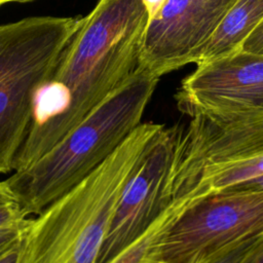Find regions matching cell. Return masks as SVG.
<instances>
[{"label": "cell", "mask_w": 263, "mask_h": 263, "mask_svg": "<svg viewBox=\"0 0 263 263\" xmlns=\"http://www.w3.org/2000/svg\"><path fill=\"white\" fill-rule=\"evenodd\" d=\"M148 22L141 0H99L38 88L12 172L50 150L132 75Z\"/></svg>", "instance_id": "obj_1"}, {"label": "cell", "mask_w": 263, "mask_h": 263, "mask_svg": "<svg viewBox=\"0 0 263 263\" xmlns=\"http://www.w3.org/2000/svg\"><path fill=\"white\" fill-rule=\"evenodd\" d=\"M162 126L142 122L82 182L30 218L16 263H97L120 194Z\"/></svg>", "instance_id": "obj_2"}, {"label": "cell", "mask_w": 263, "mask_h": 263, "mask_svg": "<svg viewBox=\"0 0 263 263\" xmlns=\"http://www.w3.org/2000/svg\"><path fill=\"white\" fill-rule=\"evenodd\" d=\"M158 80L138 66L50 150L4 179L30 217L77 186L127 139L142 123Z\"/></svg>", "instance_id": "obj_3"}, {"label": "cell", "mask_w": 263, "mask_h": 263, "mask_svg": "<svg viewBox=\"0 0 263 263\" xmlns=\"http://www.w3.org/2000/svg\"><path fill=\"white\" fill-rule=\"evenodd\" d=\"M177 127L173 203H189L263 176V111L199 113Z\"/></svg>", "instance_id": "obj_4"}, {"label": "cell", "mask_w": 263, "mask_h": 263, "mask_svg": "<svg viewBox=\"0 0 263 263\" xmlns=\"http://www.w3.org/2000/svg\"><path fill=\"white\" fill-rule=\"evenodd\" d=\"M83 17L33 16L0 25V176L27 136L35 96Z\"/></svg>", "instance_id": "obj_5"}, {"label": "cell", "mask_w": 263, "mask_h": 263, "mask_svg": "<svg viewBox=\"0 0 263 263\" xmlns=\"http://www.w3.org/2000/svg\"><path fill=\"white\" fill-rule=\"evenodd\" d=\"M263 233V190H226L178 204L153 240L147 262L205 263Z\"/></svg>", "instance_id": "obj_6"}, {"label": "cell", "mask_w": 263, "mask_h": 263, "mask_svg": "<svg viewBox=\"0 0 263 263\" xmlns=\"http://www.w3.org/2000/svg\"><path fill=\"white\" fill-rule=\"evenodd\" d=\"M176 142L177 127L163 125L150 143L120 194L97 263H110L173 205Z\"/></svg>", "instance_id": "obj_7"}, {"label": "cell", "mask_w": 263, "mask_h": 263, "mask_svg": "<svg viewBox=\"0 0 263 263\" xmlns=\"http://www.w3.org/2000/svg\"><path fill=\"white\" fill-rule=\"evenodd\" d=\"M236 0H167L147 27L138 66L161 77L196 62Z\"/></svg>", "instance_id": "obj_8"}, {"label": "cell", "mask_w": 263, "mask_h": 263, "mask_svg": "<svg viewBox=\"0 0 263 263\" xmlns=\"http://www.w3.org/2000/svg\"><path fill=\"white\" fill-rule=\"evenodd\" d=\"M175 99L190 117L263 111V54L239 49L198 64L182 80Z\"/></svg>", "instance_id": "obj_9"}, {"label": "cell", "mask_w": 263, "mask_h": 263, "mask_svg": "<svg viewBox=\"0 0 263 263\" xmlns=\"http://www.w3.org/2000/svg\"><path fill=\"white\" fill-rule=\"evenodd\" d=\"M263 20V0H236L218 30L201 49L195 64L232 53Z\"/></svg>", "instance_id": "obj_10"}, {"label": "cell", "mask_w": 263, "mask_h": 263, "mask_svg": "<svg viewBox=\"0 0 263 263\" xmlns=\"http://www.w3.org/2000/svg\"><path fill=\"white\" fill-rule=\"evenodd\" d=\"M176 209L177 205L173 203V205L156 221V223L145 234H143L139 239L128 246L110 263H146L149 250L153 240Z\"/></svg>", "instance_id": "obj_11"}, {"label": "cell", "mask_w": 263, "mask_h": 263, "mask_svg": "<svg viewBox=\"0 0 263 263\" xmlns=\"http://www.w3.org/2000/svg\"><path fill=\"white\" fill-rule=\"evenodd\" d=\"M29 218L5 181L0 180V229L23 224Z\"/></svg>", "instance_id": "obj_12"}, {"label": "cell", "mask_w": 263, "mask_h": 263, "mask_svg": "<svg viewBox=\"0 0 263 263\" xmlns=\"http://www.w3.org/2000/svg\"><path fill=\"white\" fill-rule=\"evenodd\" d=\"M262 243L263 233L245 239L236 246L221 252L205 263H248Z\"/></svg>", "instance_id": "obj_13"}, {"label": "cell", "mask_w": 263, "mask_h": 263, "mask_svg": "<svg viewBox=\"0 0 263 263\" xmlns=\"http://www.w3.org/2000/svg\"><path fill=\"white\" fill-rule=\"evenodd\" d=\"M29 219L23 224L0 229V255L21 239L23 232L29 222Z\"/></svg>", "instance_id": "obj_14"}, {"label": "cell", "mask_w": 263, "mask_h": 263, "mask_svg": "<svg viewBox=\"0 0 263 263\" xmlns=\"http://www.w3.org/2000/svg\"><path fill=\"white\" fill-rule=\"evenodd\" d=\"M240 49L263 54V20L245 40Z\"/></svg>", "instance_id": "obj_15"}, {"label": "cell", "mask_w": 263, "mask_h": 263, "mask_svg": "<svg viewBox=\"0 0 263 263\" xmlns=\"http://www.w3.org/2000/svg\"><path fill=\"white\" fill-rule=\"evenodd\" d=\"M141 1L148 13V21H149L148 24L159 14L161 9L167 2V0H141Z\"/></svg>", "instance_id": "obj_16"}, {"label": "cell", "mask_w": 263, "mask_h": 263, "mask_svg": "<svg viewBox=\"0 0 263 263\" xmlns=\"http://www.w3.org/2000/svg\"><path fill=\"white\" fill-rule=\"evenodd\" d=\"M20 242H21V239L0 255V263H16L17 262L18 254H20Z\"/></svg>", "instance_id": "obj_17"}, {"label": "cell", "mask_w": 263, "mask_h": 263, "mask_svg": "<svg viewBox=\"0 0 263 263\" xmlns=\"http://www.w3.org/2000/svg\"><path fill=\"white\" fill-rule=\"evenodd\" d=\"M227 190H255V191L263 190V176L258 177L256 179H252L250 181H247L242 184H239V185L229 188ZM224 191H226V190H224Z\"/></svg>", "instance_id": "obj_18"}, {"label": "cell", "mask_w": 263, "mask_h": 263, "mask_svg": "<svg viewBox=\"0 0 263 263\" xmlns=\"http://www.w3.org/2000/svg\"><path fill=\"white\" fill-rule=\"evenodd\" d=\"M248 263H263V243L261 247L255 252Z\"/></svg>", "instance_id": "obj_19"}, {"label": "cell", "mask_w": 263, "mask_h": 263, "mask_svg": "<svg viewBox=\"0 0 263 263\" xmlns=\"http://www.w3.org/2000/svg\"><path fill=\"white\" fill-rule=\"evenodd\" d=\"M30 1H34V0H0V6L6 3H11V2H30Z\"/></svg>", "instance_id": "obj_20"}, {"label": "cell", "mask_w": 263, "mask_h": 263, "mask_svg": "<svg viewBox=\"0 0 263 263\" xmlns=\"http://www.w3.org/2000/svg\"><path fill=\"white\" fill-rule=\"evenodd\" d=\"M146 263H150V262H147V261H146Z\"/></svg>", "instance_id": "obj_21"}]
</instances>
